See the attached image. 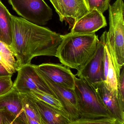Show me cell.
I'll use <instances>...</instances> for the list:
<instances>
[{
  "instance_id": "6da1fadb",
  "label": "cell",
  "mask_w": 124,
  "mask_h": 124,
  "mask_svg": "<svg viewBox=\"0 0 124 124\" xmlns=\"http://www.w3.org/2000/svg\"><path fill=\"white\" fill-rule=\"evenodd\" d=\"M11 19L13 41L10 47L19 68L31 63L37 56H56L61 35L21 17L11 15Z\"/></svg>"
},
{
  "instance_id": "7a4b0ae2",
  "label": "cell",
  "mask_w": 124,
  "mask_h": 124,
  "mask_svg": "<svg viewBox=\"0 0 124 124\" xmlns=\"http://www.w3.org/2000/svg\"><path fill=\"white\" fill-rule=\"evenodd\" d=\"M61 36L56 57L64 66L80 70L95 53L99 41L98 36L95 33H69Z\"/></svg>"
},
{
  "instance_id": "3957f363",
  "label": "cell",
  "mask_w": 124,
  "mask_h": 124,
  "mask_svg": "<svg viewBox=\"0 0 124 124\" xmlns=\"http://www.w3.org/2000/svg\"><path fill=\"white\" fill-rule=\"evenodd\" d=\"M109 29L106 43L112 61L119 77L124 64V3L116 0L108 8Z\"/></svg>"
},
{
  "instance_id": "277c9868",
  "label": "cell",
  "mask_w": 124,
  "mask_h": 124,
  "mask_svg": "<svg viewBox=\"0 0 124 124\" xmlns=\"http://www.w3.org/2000/svg\"><path fill=\"white\" fill-rule=\"evenodd\" d=\"M74 90L80 113L79 119L114 117L104 106L91 85L84 79L75 78Z\"/></svg>"
},
{
  "instance_id": "5b68a950",
  "label": "cell",
  "mask_w": 124,
  "mask_h": 124,
  "mask_svg": "<svg viewBox=\"0 0 124 124\" xmlns=\"http://www.w3.org/2000/svg\"><path fill=\"white\" fill-rule=\"evenodd\" d=\"M13 87L20 93H29L31 90L39 91L57 99L36 66L31 63L20 67Z\"/></svg>"
},
{
  "instance_id": "8992f818",
  "label": "cell",
  "mask_w": 124,
  "mask_h": 124,
  "mask_svg": "<svg viewBox=\"0 0 124 124\" xmlns=\"http://www.w3.org/2000/svg\"><path fill=\"white\" fill-rule=\"evenodd\" d=\"M18 15L39 26H45L52 19V10L44 0H8Z\"/></svg>"
},
{
  "instance_id": "52a82bcc",
  "label": "cell",
  "mask_w": 124,
  "mask_h": 124,
  "mask_svg": "<svg viewBox=\"0 0 124 124\" xmlns=\"http://www.w3.org/2000/svg\"><path fill=\"white\" fill-rule=\"evenodd\" d=\"M105 44L103 35L99 40L96 49L84 66L78 71L75 76L84 79L90 84L105 81L104 72Z\"/></svg>"
},
{
  "instance_id": "ba28073f",
  "label": "cell",
  "mask_w": 124,
  "mask_h": 124,
  "mask_svg": "<svg viewBox=\"0 0 124 124\" xmlns=\"http://www.w3.org/2000/svg\"><path fill=\"white\" fill-rule=\"evenodd\" d=\"M59 17L71 29L75 23L89 12L85 0H50Z\"/></svg>"
},
{
  "instance_id": "9c48e42d",
  "label": "cell",
  "mask_w": 124,
  "mask_h": 124,
  "mask_svg": "<svg viewBox=\"0 0 124 124\" xmlns=\"http://www.w3.org/2000/svg\"><path fill=\"white\" fill-rule=\"evenodd\" d=\"M98 98L110 114L124 124V101L114 94L104 81L91 84Z\"/></svg>"
},
{
  "instance_id": "30bf717a",
  "label": "cell",
  "mask_w": 124,
  "mask_h": 124,
  "mask_svg": "<svg viewBox=\"0 0 124 124\" xmlns=\"http://www.w3.org/2000/svg\"><path fill=\"white\" fill-rule=\"evenodd\" d=\"M36 66L42 74L52 82L64 87L74 90L76 77L69 67L62 64L50 63Z\"/></svg>"
},
{
  "instance_id": "8fae6325",
  "label": "cell",
  "mask_w": 124,
  "mask_h": 124,
  "mask_svg": "<svg viewBox=\"0 0 124 124\" xmlns=\"http://www.w3.org/2000/svg\"><path fill=\"white\" fill-rule=\"evenodd\" d=\"M42 74L57 99L62 103L64 108L72 119V122L79 119L80 117V113L75 90L69 89L59 85L50 80Z\"/></svg>"
},
{
  "instance_id": "7c38bea8",
  "label": "cell",
  "mask_w": 124,
  "mask_h": 124,
  "mask_svg": "<svg viewBox=\"0 0 124 124\" xmlns=\"http://www.w3.org/2000/svg\"><path fill=\"white\" fill-rule=\"evenodd\" d=\"M0 110L7 111L16 118V124H27V117L23 108V97L14 87L0 96Z\"/></svg>"
},
{
  "instance_id": "4fadbf2b",
  "label": "cell",
  "mask_w": 124,
  "mask_h": 124,
  "mask_svg": "<svg viewBox=\"0 0 124 124\" xmlns=\"http://www.w3.org/2000/svg\"><path fill=\"white\" fill-rule=\"evenodd\" d=\"M107 26L103 13L94 8L79 19L71 29V34H88L95 33Z\"/></svg>"
},
{
  "instance_id": "5bb4252c",
  "label": "cell",
  "mask_w": 124,
  "mask_h": 124,
  "mask_svg": "<svg viewBox=\"0 0 124 124\" xmlns=\"http://www.w3.org/2000/svg\"><path fill=\"white\" fill-rule=\"evenodd\" d=\"M31 96L38 109L42 124H71L72 120L69 116L44 101Z\"/></svg>"
},
{
  "instance_id": "9a60e30c",
  "label": "cell",
  "mask_w": 124,
  "mask_h": 124,
  "mask_svg": "<svg viewBox=\"0 0 124 124\" xmlns=\"http://www.w3.org/2000/svg\"><path fill=\"white\" fill-rule=\"evenodd\" d=\"M11 15L0 0V41L9 46L13 41Z\"/></svg>"
},
{
  "instance_id": "2e32d148",
  "label": "cell",
  "mask_w": 124,
  "mask_h": 124,
  "mask_svg": "<svg viewBox=\"0 0 124 124\" xmlns=\"http://www.w3.org/2000/svg\"><path fill=\"white\" fill-rule=\"evenodd\" d=\"M22 94L23 108L27 117V124H42L38 109L30 93Z\"/></svg>"
},
{
  "instance_id": "e0dca14e",
  "label": "cell",
  "mask_w": 124,
  "mask_h": 124,
  "mask_svg": "<svg viewBox=\"0 0 124 124\" xmlns=\"http://www.w3.org/2000/svg\"><path fill=\"white\" fill-rule=\"evenodd\" d=\"M0 56L2 60L4 67L11 74L17 71L19 68L13 52L9 46L0 41Z\"/></svg>"
},
{
  "instance_id": "ac0fdd59",
  "label": "cell",
  "mask_w": 124,
  "mask_h": 124,
  "mask_svg": "<svg viewBox=\"0 0 124 124\" xmlns=\"http://www.w3.org/2000/svg\"><path fill=\"white\" fill-rule=\"evenodd\" d=\"M28 93L61 111L71 118L64 108L62 103L57 99L39 91L31 90Z\"/></svg>"
},
{
  "instance_id": "d6986e66",
  "label": "cell",
  "mask_w": 124,
  "mask_h": 124,
  "mask_svg": "<svg viewBox=\"0 0 124 124\" xmlns=\"http://www.w3.org/2000/svg\"><path fill=\"white\" fill-rule=\"evenodd\" d=\"M108 66L105 76L104 82L108 88L113 92L114 94L117 96V76L108 51Z\"/></svg>"
},
{
  "instance_id": "ffe728a7",
  "label": "cell",
  "mask_w": 124,
  "mask_h": 124,
  "mask_svg": "<svg viewBox=\"0 0 124 124\" xmlns=\"http://www.w3.org/2000/svg\"><path fill=\"white\" fill-rule=\"evenodd\" d=\"M120 124L114 117H105L93 119H79L72 123L71 124Z\"/></svg>"
},
{
  "instance_id": "44dd1931",
  "label": "cell",
  "mask_w": 124,
  "mask_h": 124,
  "mask_svg": "<svg viewBox=\"0 0 124 124\" xmlns=\"http://www.w3.org/2000/svg\"><path fill=\"white\" fill-rule=\"evenodd\" d=\"M110 0H85L89 11L95 8L103 13L108 9Z\"/></svg>"
},
{
  "instance_id": "7402d4cb",
  "label": "cell",
  "mask_w": 124,
  "mask_h": 124,
  "mask_svg": "<svg viewBox=\"0 0 124 124\" xmlns=\"http://www.w3.org/2000/svg\"><path fill=\"white\" fill-rule=\"evenodd\" d=\"M12 75L0 77V96L6 93L13 88L14 83L11 79Z\"/></svg>"
},
{
  "instance_id": "603a6c76",
  "label": "cell",
  "mask_w": 124,
  "mask_h": 124,
  "mask_svg": "<svg viewBox=\"0 0 124 124\" xmlns=\"http://www.w3.org/2000/svg\"><path fill=\"white\" fill-rule=\"evenodd\" d=\"M0 124H16V118L8 112L0 110Z\"/></svg>"
},
{
  "instance_id": "cb8c5ba5",
  "label": "cell",
  "mask_w": 124,
  "mask_h": 124,
  "mask_svg": "<svg viewBox=\"0 0 124 124\" xmlns=\"http://www.w3.org/2000/svg\"><path fill=\"white\" fill-rule=\"evenodd\" d=\"M122 70L120 72L119 77L117 79V96L124 101V70L123 67Z\"/></svg>"
},
{
  "instance_id": "d4e9b609",
  "label": "cell",
  "mask_w": 124,
  "mask_h": 124,
  "mask_svg": "<svg viewBox=\"0 0 124 124\" xmlns=\"http://www.w3.org/2000/svg\"><path fill=\"white\" fill-rule=\"evenodd\" d=\"M13 75L10 74L6 69L0 64V77L8 76V75Z\"/></svg>"
}]
</instances>
